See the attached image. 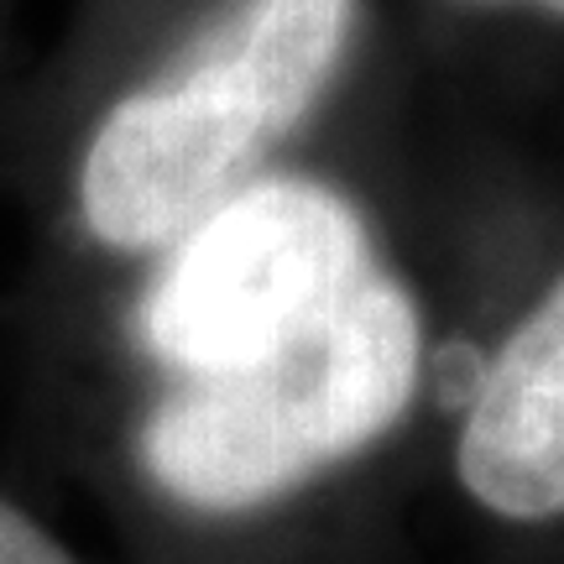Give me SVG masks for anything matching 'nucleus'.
Returning <instances> with one entry per match:
<instances>
[{"instance_id":"1","label":"nucleus","mask_w":564,"mask_h":564,"mask_svg":"<svg viewBox=\"0 0 564 564\" xmlns=\"http://www.w3.org/2000/svg\"><path fill=\"white\" fill-rule=\"evenodd\" d=\"M350 32L356 0H241L100 121L79 167L89 236L116 251L178 246L314 110Z\"/></svg>"},{"instance_id":"5","label":"nucleus","mask_w":564,"mask_h":564,"mask_svg":"<svg viewBox=\"0 0 564 564\" xmlns=\"http://www.w3.org/2000/svg\"><path fill=\"white\" fill-rule=\"evenodd\" d=\"M0 564H68V554L42 533V523L0 497Z\"/></svg>"},{"instance_id":"3","label":"nucleus","mask_w":564,"mask_h":564,"mask_svg":"<svg viewBox=\"0 0 564 564\" xmlns=\"http://www.w3.org/2000/svg\"><path fill=\"white\" fill-rule=\"evenodd\" d=\"M356 204L314 178H251L209 209L141 299V340L183 382L236 377L303 340L371 272Z\"/></svg>"},{"instance_id":"4","label":"nucleus","mask_w":564,"mask_h":564,"mask_svg":"<svg viewBox=\"0 0 564 564\" xmlns=\"http://www.w3.org/2000/svg\"><path fill=\"white\" fill-rule=\"evenodd\" d=\"M455 470L497 518L544 523L564 512V278L481 371Z\"/></svg>"},{"instance_id":"6","label":"nucleus","mask_w":564,"mask_h":564,"mask_svg":"<svg viewBox=\"0 0 564 564\" xmlns=\"http://www.w3.org/2000/svg\"><path fill=\"white\" fill-rule=\"evenodd\" d=\"M533 6H544V11H554V17H564V0H533Z\"/></svg>"},{"instance_id":"2","label":"nucleus","mask_w":564,"mask_h":564,"mask_svg":"<svg viewBox=\"0 0 564 564\" xmlns=\"http://www.w3.org/2000/svg\"><path fill=\"white\" fill-rule=\"evenodd\" d=\"M419 308L371 267L272 361L167 392L141 423V470L199 512L278 502L382 440L419 387Z\"/></svg>"}]
</instances>
